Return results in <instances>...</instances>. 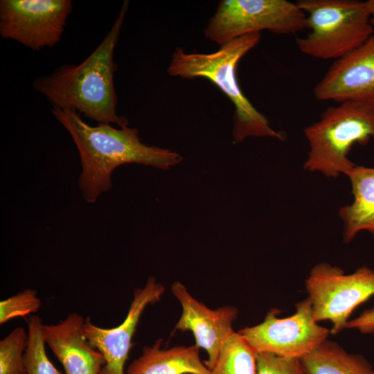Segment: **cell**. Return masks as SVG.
<instances>
[{
	"label": "cell",
	"mask_w": 374,
	"mask_h": 374,
	"mask_svg": "<svg viewBox=\"0 0 374 374\" xmlns=\"http://www.w3.org/2000/svg\"><path fill=\"white\" fill-rule=\"evenodd\" d=\"M51 112L77 147L82 165L78 184L89 203L110 190L112 173L119 166L136 163L168 170L183 159L170 150L144 144L136 128L91 126L75 111L53 107Z\"/></svg>",
	"instance_id": "1"
},
{
	"label": "cell",
	"mask_w": 374,
	"mask_h": 374,
	"mask_svg": "<svg viewBox=\"0 0 374 374\" xmlns=\"http://www.w3.org/2000/svg\"><path fill=\"white\" fill-rule=\"evenodd\" d=\"M129 5V1L123 2L106 36L83 62L62 65L35 80L34 89L53 107L75 111L98 123L127 126V119L116 112L114 55Z\"/></svg>",
	"instance_id": "2"
},
{
	"label": "cell",
	"mask_w": 374,
	"mask_h": 374,
	"mask_svg": "<svg viewBox=\"0 0 374 374\" xmlns=\"http://www.w3.org/2000/svg\"><path fill=\"white\" fill-rule=\"evenodd\" d=\"M260 38V33L242 35L224 43L217 51L210 53H188L178 47L167 69L174 77L206 78L228 97L235 108L233 135L235 142L250 136L284 139L244 96L237 79L238 62Z\"/></svg>",
	"instance_id": "3"
},
{
	"label": "cell",
	"mask_w": 374,
	"mask_h": 374,
	"mask_svg": "<svg viewBox=\"0 0 374 374\" xmlns=\"http://www.w3.org/2000/svg\"><path fill=\"white\" fill-rule=\"evenodd\" d=\"M304 134L310 148L304 169L328 177L346 175L356 165L348 158L353 145L374 141V106L353 101L330 106Z\"/></svg>",
	"instance_id": "4"
},
{
	"label": "cell",
	"mask_w": 374,
	"mask_h": 374,
	"mask_svg": "<svg viewBox=\"0 0 374 374\" xmlns=\"http://www.w3.org/2000/svg\"><path fill=\"white\" fill-rule=\"evenodd\" d=\"M309 33L296 39L303 54L320 60H337L373 35L366 1L299 0Z\"/></svg>",
	"instance_id": "5"
},
{
	"label": "cell",
	"mask_w": 374,
	"mask_h": 374,
	"mask_svg": "<svg viewBox=\"0 0 374 374\" xmlns=\"http://www.w3.org/2000/svg\"><path fill=\"white\" fill-rule=\"evenodd\" d=\"M307 28L298 4L287 0H222L210 19L205 36L218 44L267 30L282 35Z\"/></svg>",
	"instance_id": "6"
},
{
	"label": "cell",
	"mask_w": 374,
	"mask_h": 374,
	"mask_svg": "<svg viewBox=\"0 0 374 374\" xmlns=\"http://www.w3.org/2000/svg\"><path fill=\"white\" fill-rule=\"evenodd\" d=\"M314 320L329 321L330 332L346 328L353 311L374 295V270L363 266L352 274L327 262L314 265L305 279Z\"/></svg>",
	"instance_id": "7"
},
{
	"label": "cell",
	"mask_w": 374,
	"mask_h": 374,
	"mask_svg": "<svg viewBox=\"0 0 374 374\" xmlns=\"http://www.w3.org/2000/svg\"><path fill=\"white\" fill-rule=\"evenodd\" d=\"M281 311L271 308L260 323L238 332L258 353L302 359L324 341L330 330L314 320L311 302L307 297L295 305V312L279 317Z\"/></svg>",
	"instance_id": "8"
},
{
	"label": "cell",
	"mask_w": 374,
	"mask_h": 374,
	"mask_svg": "<svg viewBox=\"0 0 374 374\" xmlns=\"http://www.w3.org/2000/svg\"><path fill=\"white\" fill-rule=\"evenodd\" d=\"M71 0H1L0 35L39 51L61 39Z\"/></svg>",
	"instance_id": "9"
},
{
	"label": "cell",
	"mask_w": 374,
	"mask_h": 374,
	"mask_svg": "<svg viewBox=\"0 0 374 374\" xmlns=\"http://www.w3.org/2000/svg\"><path fill=\"white\" fill-rule=\"evenodd\" d=\"M165 287L150 276L143 287L136 288L126 317L114 328H104L85 319L83 330L89 344L100 351L105 364L100 374H125V366L132 346V339L146 307L158 302Z\"/></svg>",
	"instance_id": "10"
},
{
	"label": "cell",
	"mask_w": 374,
	"mask_h": 374,
	"mask_svg": "<svg viewBox=\"0 0 374 374\" xmlns=\"http://www.w3.org/2000/svg\"><path fill=\"white\" fill-rule=\"evenodd\" d=\"M319 100L374 106V35L336 60L314 89Z\"/></svg>",
	"instance_id": "11"
},
{
	"label": "cell",
	"mask_w": 374,
	"mask_h": 374,
	"mask_svg": "<svg viewBox=\"0 0 374 374\" xmlns=\"http://www.w3.org/2000/svg\"><path fill=\"white\" fill-rule=\"evenodd\" d=\"M171 291L182 309L175 330L193 334L195 345L207 353L204 363L211 370L224 341L235 332L233 323L238 318V310L231 305L210 309L195 299L179 281L172 284Z\"/></svg>",
	"instance_id": "12"
},
{
	"label": "cell",
	"mask_w": 374,
	"mask_h": 374,
	"mask_svg": "<svg viewBox=\"0 0 374 374\" xmlns=\"http://www.w3.org/2000/svg\"><path fill=\"white\" fill-rule=\"evenodd\" d=\"M84 321L82 315L73 312L57 324L43 325L45 344L66 374H100L105 364L102 353L91 346L84 335Z\"/></svg>",
	"instance_id": "13"
},
{
	"label": "cell",
	"mask_w": 374,
	"mask_h": 374,
	"mask_svg": "<svg viewBox=\"0 0 374 374\" xmlns=\"http://www.w3.org/2000/svg\"><path fill=\"white\" fill-rule=\"evenodd\" d=\"M162 339L145 346L128 366L125 374H211L195 345L162 348Z\"/></svg>",
	"instance_id": "14"
},
{
	"label": "cell",
	"mask_w": 374,
	"mask_h": 374,
	"mask_svg": "<svg viewBox=\"0 0 374 374\" xmlns=\"http://www.w3.org/2000/svg\"><path fill=\"white\" fill-rule=\"evenodd\" d=\"M353 195L351 204L340 208L344 224V239L350 242L360 232L374 235V167L355 165L346 175Z\"/></svg>",
	"instance_id": "15"
},
{
	"label": "cell",
	"mask_w": 374,
	"mask_h": 374,
	"mask_svg": "<svg viewBox=\"0 0 374 374\" xmlns=\"http://www.w3.org/2000/svg\"><path fill=\"white\" fill-rule=\"evenodd\" d=\"M301 360L308 374H374V368L364 356L349 353L328 339Z\"/></svg>",
	"instance_id": "16"
},
{
	"label": "cell",
	"mask_w": 374,
	"mask_h": 374,
	"mask_svg": "<svg viewBox=\"0 0 374 374\" xmlns=\"http://www.w3.org/2000/svg\"><path fill=\"white\" fill-rule=\"evenodd\" d=\"M211 374H258L257 353L238 332L224 341Z\"/></svg>",
	"instance_id": "17"
},
{
	"label": "cell",
	"mask_w": 374,
	"mask_h": 374,
	"mask_svg": "<svg viewBox=\"0 0 374 374\" xmlns=\"http://www.w3.org/2000/svg\"><path fill=\"white\" fill-rule=\"evenodd\" d=\"M43 325L37 315L32 316L28 321V343L25 354L27 374H62L46 354Z\"/></svg>",
	"instance_id": "18"
},
{
	"label": "cell",
	"mask_w": 374,
	"mask_h": 374,
	"mask_svg": "<svg viewBox=\"0 0 374 374\" xmlns=\"http://www.w3.org/2000/svg\"><path fill=\"white\" fill-rule=\"evenodd\" d=\"M28 332L17 327L0 341V374H27Z\"/></svg>",
	"instance_id": "19"
},
{
	"label": "cell",
	"mask_w": 374,
	"mask_h": 374,
	"mask_svg": "<svg viewBox=\"0 0 374 374\" xmlns=\"http://www.w3.org/2000/svg\"><path fill=\"white\" fill-rule=\"evenodd\" d=\"M42 302L35 290L26 289L0 302V324L36 312Z\"/></svg>",
	"instance_id": "20"
},
{
	"label": "cell",
	"mask_w": 374,
	"mask_h": 374,
	"mask_svg": "<svg viewBox=\"0 0 374 374\" xmlns=\"http://www.w3.org/2000/svg\"><path fill=\"white\" fill-rule=\"evenodd\" d=\"M258 374H308L301 359L257 353Z\"/></svg>",
	"instance_id": "21"
},
{
	"label": "cell",
	"mask_w": 374,
	"mask_h": 374,
	"mask_svg": "<svg viewBox=\"0 0 374 374\" xmlns=\"http://www.w3.org/2000/svg\"><path fill=\"white\" fill-rule=\"evenodd\" d=\"M346 328L355 329L364 334L374 332V308L366 310L356 318L349 320Z\"/></svg>",
	"instance_id": "22"
},
{
	"label": "cell",
	"mask_w": 374,
	"mask_h": 374,
	"mask_svg": "<svg viewBox=\"0 0 374 374\" xmlns=\"http://www.w3.org/2000/svg\"><path fill=\"white\" fill-rule=\"evenodd\" d=\"M366 3L370 15L371 24L374 27V0L366 1Z\"/></svg>",
	"instance_id": "23"
}]
</instances>
